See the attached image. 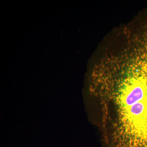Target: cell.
I'll list each match as a JSON object with an SVG mask.
<instances>
[{
  "label": "cell",
  "mask_w": 147,
  "mask_h": 147,
  "mask_svg": "<svg viewBox=\"0 0 147 147\" xmlns=\"http://www.w3.org/2000/svg\"><path fill=\"white\" fill-rule=\"evenodd\" d=\"M107 79L98 96L104 134L115 147H147V57Z\"/></svg>",
  "instance_id": "1"
}]
</instances>
